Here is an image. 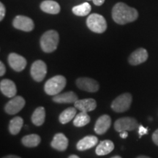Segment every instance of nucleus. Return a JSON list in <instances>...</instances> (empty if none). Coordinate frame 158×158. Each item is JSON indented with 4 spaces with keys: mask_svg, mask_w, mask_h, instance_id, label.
Instances as JSON below:
<instances>
[{
    "mask_svg": "<svg viewBox=\"0 0 158 158\" xmlns=\"http://www.w3.org/2000/svg\"><path fill=\"white\" fill-rule=\"evenodd\" d=\"M25 100L21 96H15L5 105V110L10 115H14L21 111L25 106Z\"/></svg>",
    "mask_w": 158,
    "mask_h": 158,
    "instance_id": "nucleus-8",
    "label": "nucleus"
},
{
    "mask_svg": "<svg viewBox=\"0 0 158 158\" xmlns=\"http://www.w3.org/2000/svg\"><path fill=\"white\" fill-rule=\"evenodd\" d=\"M91 10H92V7H91L89 4L87 2H84L80 5L75 6L74 7H73L72 10L73 13L76 15H78V16H85V15H87L90 13Z\"/></svg>",
    "mask_w": 158,
    "mask_h": 158,
    "instance_id": "nucleus-26",
    "label": "nucleus"
},
{
    "mask_svg": "<svg viewBox=\"0 0 158 158\" xmlns=\"http://www.w3.org/2000/svg\"><path fill=\"white\" fill-rule=\"evenodd\" d=\"M92 2L96 6H101L105 2V0H92Z\"/></svg>",
    "mask_w": 158,
    "mask_h": 158,
    "instance_id": "nucleus-31",
    "label": "nucleus"
},
{
    "mask_svg": "<svg viewBox=\"0 0 158 158\" xmlns=\"http://www.w3.org/2000/svg\"><path fill=\"white\" fill-rule=\"evenodd\" d=\"M76 109L77 108L76 107H70L62 111L59 117L60 123L65 124L70 122L73 118H74L75 116H76Z\"/></svg>",
    "mask_w": 158,
    "mask_h": 158,
    "instance_id": "nucleus-22",
    "label": "nucleus"
},
{
    "mask_svg": "<svg viewBox=\"0 0 158 158\" xmlns=\"http://www.w3.org/2000/svg\"><path fill=\"white\" fill-rule=\"evenodd\" d=\"M152 141L156 145L158 146V129L154 132L152 135Z\"/></svg>",
    "mask_w": 158,
    "mask_h": 158,
    "instance_id": "nucleus-29",
    "label": "nucleus"
},
{
    "mask_svg": "<svg viewBox=\"0 0 158 158\" xmlns=\"http://www.w3.org/2000/svg\"><path fill=\"white\" fill-rule=\"evenodd\" d=\"M13 25L15 29L23 31H31L35 27L32 20L24 15H17L13 20Z\"/></svg>",
    "mask_w": 158,
    "mask_h": 158,
    "instance_id": "nucleus-10",
    "label": "nucleus"
},
{
    "mask_svg": "<svg viewBox=\"0 0 158 158\" xmlns=\"http://www.w3.org/2000/svg\"><path fill=\"white\" fill-rule=\"evenodd\" d=\"M68 158H80V157H79L78 156L76 155H70Z\"/></svg>",
    "mask_w": 158,
    "mask_h": 158,
    "instance_id": "nucleus-34",
    "label": "nucleus"
},
{
    "mask_svg": "<svg viewBox=\"0 0 158 158\" xmlns=\"http://www.w3.org/2000/svg\"><path fill=\"white\" fill-rule=\"evenodd\" d=\"M90 119V116L88 115V114L86 112L81 111L80 113L75 116L73 120V124L76 127H84V126L89 123Z\"/></svg>",
    "mask_w": 158,
    "mask_h": 158,
    "instance_id": "nucleus-25",
    "label": "nucleus"
},
{
    "mask_svg": "<svg viewBox=\"0 0 158 158\" xmlns=\"http://www.w3.org/2000/svg\"><path fill=\"white\" fill-rule=\"evenodd\" d=\"M74 106L80 111L87 113L95 109L97 107V102L94 99L92 98L78 100L74 103Z\"/></svg>",
    "mask_w": 158,
    "mask_h": 158,
    "instance_id": "nucleus-15",
    "label": "nucleus"
},
{
    "mask_svg": "<svg viewBox=\"0 0 158 158\" xmlns=\"http://www.w3.org/2000/svg\"><path fill=\"white\" fill-rule=\"evenodd\" d=\"M138 127V122L133 117H122L116 120L114 123L116 131H133Z\"/></svg>",
    "mask_w": 158,
    "mask_h": 158,
    "instance_id": "nucleus-6",
    "label": "nucleus"
},
{
    "mask_svg": "<svg viewBox=\"0 0 158 158\" xmlns=\"http://www.w3.org/2000/svg\"><path fill=\"white\" fill-rule=\"evenodd\" d=\"M67 84L66 78L62 76H56L52 77L45 83L44 90L48 95L55 96L59 94L64 89Z\"/></svg>",
    "mask_w": 158,
    "mask_h": 158,
    "instance_id": "nucleus-3",
    "label": "nucleus"
},
{
    "mask_svg": "<svg viewBox=\"0 0 158 158\" xmlns=\"http://www.w3.org/2000/svg\"><path fill=\"white\" fill-rule=\"evenodd\" d=\"M133 98L130 93H124L118 96L112 102L111 108L116 113H122L129 109Z\"/></svg>",
    "mask_w": 158,
    "mask_h": 158,
    "instance_id": "nucleus-5",
    "label": "nucleus"
},
{
    "mask_svg": "<svg viewBox=\"0 0 158 158\" xmlns=\"http://www.w3.org/2000/svg\"><path fill=\"white\" fill-rule=\"evenodd\" d=\"M45 118V108L40 106L35 110L34 113L31 116V122L36 126H41L44 123Z\"/></svg>",
    "mask_w": 158,
    "mask_h": 158,
    "instance_id": "nucleus-21",
    "label": "nucleus"
},
{
    "mask_svg": "<svg viewBox=\"0 0 158 158\" xmlns=\"http://www.w3.org/2000/svg\"><path fill=\"white\" fill-rule=\"evenodd\" d=\"M148 133V129L147 127H144L143 126L140 125L139 127H138V134H139L140 138L141 137L142 135H146Z\"/></svg>",
    "mask_w": 158,
    "mask_h": 158,
    "instance_id": "nucleus-28",
    "label": "nucleus"
},
{
    "mask_svg": "<svg viewBox=\"0 0 158 158\" xmlns=\"http://www.w3.org/2000/svg\"><path fill=\"white\" fill-rule=\"evenodd\" d=\"M23 124V118L20 116L12 118L9 124V131L12 135H17L21 131Z\"/></svg>",
    "mask_w": 158,
    "mask_h": 158,
    "instance_id": "nucleus-24",
    "label": "nucleus"
},
{
    "mask_svg": "<svg viewBox=\"0 0 158 158\" xmlns=\"http://www.w3.org/2000/svg\"><path fill=\"white\" fill-rule=\"evenodd\" d=\"M119 136H120V137H121L122 138H127V136H128L127 131H122V132H120V133H119Z\"/></svg>",
    "mask_w": 158,
    "mask_h": 158,
    "instance_id": "nucleus-32",
    "label": "nucleus"
},
{
    "mask_svg": "<svg viewBox=\"0 0 158 158\" xmlns=\"http://www.w3.org/2000/svg\"><path fill=\"white\" fill-rule=\"evenodd\" d=\"M53 100L56 103H75L78 100V96L73 92H68L54 96Z\"/></svg>",
    "mask_w": 158,
    "mask_h": 158,
    "instance_id": "nucleus-18",
    "label": "nucleus"
},
{
    "mask_svg": "<svg viewBox=\"0 0 158 158\" xmlns=\"http://www.w3.org/2000/svg\"><path fill=\"white\" fill-rule=\"evenodd\" d=\"M6 72V68L5 66V64H3L2 62H0V76H3L5 74Z\"/></svg>",
    "mask_w": 158,
    "mask_h": 158,
    "instance_id": "nucleus-30",
    "label": "nucleus"
},
{
    "mask_svg": "<svg viewBox=\"0 0 158 158\" xmlns=\"http://www.w3.org/2000/svg\"><path fill=\"white\" fill-rule=\"evenodd\" d=\"M98 138L94 135H88L81 139L77 143L76 148L79 151H85L97 145Z\"/></svg>",
    "mask_w": 158,
    "mask_h": 158,
    "instance_id": "nucleus-17",
    "label": "nucleus"
},
{
    "mask_svg": "<svg viewBox=\"0 0 158 158\" xmlns=\"http://www.w3.org/2000/svg\"><path fill=\"white\" fill-rule=\"evenodd\" d=\"M86 25L91 31L95 33H103L107 29V22L102 15L92 13L86 19Z\"/></svg>",
    "mask_w": 158,
    "mask_h": 158,
    "instance_id": "nucleus-4",
    "label": "nucleus"
},
{
    "mask_svg": "<svg viewBox=\"0 0 158 158\" xmlns=\"http://www.w3.org/2000/svg\"><path fill=\"white\" fill-rule=\"evenodd\" d=\"M136 158H150L149 157H147V156H143V155H141V156H138V157Z\"/></svg>",
    "mask_w": 158,
    "mask_h": 158,
    "instance_id": "nucleus-35",
    "label": "nucleus"
},
{
    "mask_svg": "<svg viewBox=\"0 0 158 158\" xmlns=\"http://www.w3.org/2000/svg\"><path fill=\"white\" fill-rule=\"evenodd\" d=\"M114 149V144L110 140H105L98 144L95 149V152L99 156L106 155L111 152Z\"/></svg>",
    "mask_w": 158,
    "mask_h": 158,
    "instance_id": "nucleus-20",
    "label": "nucleus"
},
{
    "mask_svg": "<svg viewBox=\"0 0 158 158\" xmlns=\"http://www.w3.org/2000/svg\"><path fill=\"white\" fill-rule=\"evenodd\" d=\"M148 59V52L145 48H140L133 51L128 58V62L131 65H138L145 62Z\"/></svg>",
    "mask_w": 158,
    "mask_h": 158,
    "instance_id": "nucleus-14",
    "label": "nucleus"
},
{
    "mask_svg": "<svg viewBox=\"0 0 158 158\" xmlns=\"http://www.w3.org/2000/svg\"><path fill=\"white\" fill-rule=\"evenodd\" d=\"M30 73L31 78L34 79L35 81H42L47 73L46 64L42 60L35 61L31 66Z\"/></svg>",
    "mask_w": 158,
    "mask_h": 158,
    "instance_id": "nucleus-7",
    "label": "nucleus"
},
{
    "mask_svg": "<svg viewBox=\"0 0 158 158\" xmlns=\"http://www.w3.org/2000/svg\"><path fill=\"white\" fill-rule=\"evenodd\" d=\"M0 90L4 95L9 98L15 97L17 93L16 86L13 81L9 79H3L0 82Z\"/></svg>",
    "mask_w": 158,
    "mask_h": 158,
    "instance_id": "nucleus-13",
    "label": "nucleus"
},
{
    "mask_svg": "<svg viewBox=\"0 0 158 158\" xmlns=\"http://www.w3.org/2000/svg\"><path fill=\"white\" fill-rule=\"evenodd\" d=\"M2 158H21V157H19V156H16V155H7Z\"/></svg>",
    "mask_w": 158,
    "mask_h": 158,
    "instance_id": "nucleus-33",
    "label": "nucleus"
},
{
    "mask_svg": "<svg viewBox=\"0 0 158 158\" xmlns=\"http://www.w3.org/2000/svg\"><path fill=\"white\" fill-rule=\"evenodd\" d=\"M51 145L58 151H65L68 147V139L63 133H57L53 138Z\"/></svg>",
    "mask_w": 158,
    "mask_h": 158,
    "instance_id": "nucleus-16",
    "label": "nucleus"
},
{
    "mask_svg": "<svg viewBox=\"0 0 158 158\" xmlns=\"http://www.w3.org/2000/svg\"><path fill=\"white\" fill-rule=\"evenodd\" d=\"M111 158H122L121 157H120V156H114V157H112Z\"/></svg>",
    "mask_w": 158,
    "mask_h": 158,
    "instance_id": "nucleus-36",
    "label": "nucleus"
},
{
    "mask_svg": "<svg viewBox=\"0 0 158 158\" xmlns=\"http://www.w3.org/2000/svg\"><path fill=\"white\" fill-rule=\"evenodd\" d=\"M76 85L80 89L88 92H96L99 90V84L97 81L87 77L78 78L76 80Z\"/></svg>",
    "mask_w": 158,
    "mask_h": 158,
    "instance_id": "nucleus-9",
    "label": "nucleus"
},
{
    "mask_svg": "<svg viewBox=\"0 0 158 158\" xmlns=\"http://www.w3.org/2000/svg\"><path fill=\"white\" fill-rule=\"evenodd\" d=\"M8 63L13 70L16 72H21L24 70L27 62L23 56L15 53H11L8 56Z\"/></svg>",
    "mask_w": 158,
    "mask_h": 158,
    "instance_id": "nucleus-11",
    "label": "nucleus"
},
{
    "mask_svg": "<svg viewBox=\"0 0 158 158\" xmlns=\"http://www.w3.org/2000/svg\"><path fill=\"white\" fill-rule=\"evenodd\" d=\"M111 124V118L107 114H104L98 118L94 125V132L98 135H102L107 132Z\"/></svg>",
    "mask_w": 158,
    "mask_h": 158,
    "instance_id": "nucleus-12",
    "label": "nucleus"
},
{
    "mask_svg": "<svg viewBox=\"0 0 158 158\" xmlns=\"http://www.w3.org/2000/svg\"><path fill=\"white\" fill-rule=\"evenodd\" d=\"M40 9L49 14H58L60 12V6L56 2L52 0H45L40 4Z\"/></svg>",
    "mask_w": 158,
    "mask_h": 158,
    "instance_id": "nucleus-19",
    "label": "nucleus"
},
{
    "mask_svg": "<svg viewBox=\"0 0 158 158\" xmlns=\"http://www.w3.org/2000/svg\"><path fill=\"white\" fill-rule=\"evenodd\" d=\"M138 17L137 10L123 2H118L112 10V18L118 24L124 25L135 21Z\"/></svg>",
    "mask_w": 158,
    "mask_h": 158,
    "instance_id": "nucleus-1",
    "label": "nucleus"
},
{
    "mask_svg": "<svg viewBox=\"0 0 158 158\" xmlns=\"http://www.w3.org/2000/svg\"><path fill=\"white\" fill-rule=\"evenodd\" d=\"M41 138L37 134H31V135H25L21 139V142L27 147H36L40 143Z\"/></svg>",
    "mask_w": 158,
    "mask_h": 158,
    "instance_id": "nucleus-23",
    "label": "nucleus"
},
{
    "mask_svg": "<svg viewBox=\"0 0 158 158\" xmlns=\"http://www.w3.org/2000/svg\"><path fill=\"white\" fill-rule=\"evenodd\" d=\"M6 10L5 6L2 3H0V21H2L4 18L5 16Z\"/></svg>",
    "mask_w": 158,
    "mask_h": 158,
    "instance_id": "nucleus-27",
    "label": "nucleus"
},
{
    "mask_svg": "<svg viewBox=\"0 0 158 158\" xmlns=\"http://www.w3.org/2000/svg\"><path fill=\"white\" fill-rule=\"evenodd\" d=\"M59 41L58 32L55 30L45 31L41 37L40 44L42 50L45 53H51L57 48Z\"/></svg>",
    "mask_w": 158,
    "mask_h": 158,
    "instance_id": "nucleus-2",
    "label": "nucleus"
}]
</instances>
